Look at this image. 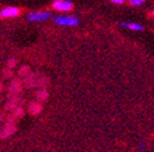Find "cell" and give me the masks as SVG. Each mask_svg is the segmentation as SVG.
<instances>
[{
  "instance_id": "cell-1",
  "label": "cell",
  "mask_w": 154,
  "mask_h": 152,
  "mask_svg": "<svg viewBox=\"0 0 154 152\" xmlns=\"http://www.w3.org/2000/svg\"><path fill=\"white\" fill-rule=\"evenodd\" d=\"M54 22L59 26L64 27H76L80 25V20L75 16H69V15H63V16H55Z\"/></svg>"
},
{
  "instance_id": "cell-2",
  "label": "cell",
  "mask_w": 154,
  "mask_h": 152,
  "mask_svg": "<svg viewBox=\"0 0 154 152\" xmlns=\"http://www.w3.org/2000/svg\"><path fill=\"white\" fill-rule=\"evenodd\" d=\"M51 17V13L49 11H39V12H29L27 15V18L29 22H42Z\"/></svg>"
},
{
  "instance_id": "cell-3",
  "label": "cell",
  "mask_w": 154,
  "mask_h": 152,
  "mask_svg": "<svg viewBox=\"0 0 154 152\" xmlns=\"http://www.w3.org/2000/svg\"><path fill=\"white\" fill-rule=\"evenodd\" d=\"M53 7L57 11L61 12H67L73 9V3L71 0H55L53 3Z\"/></svg>"
},
{
  "instance_id": "cell-4",
  "label": "cell",
  "mask_w": 154,
  "mask_h": 152,
  "mask_svg": "<svg viewBox=\"0 0 154 152\" xmlns=\"http://www.w3.org/2000/svg\"><path fill=\"white\" fill-rule=\"evenodd\" d=\"M20 15V10L15 6H9V7H5L0 12V16L4 17V18H11V17H16Z\"/></svg>"
},
{
  "instance_id": "cell-5",
  "label": "cell",
  "mask_w": 154,
  "mask_h": 152,
  "mask_svg": "<svg viewBox=\"0 0 154 152\" xmlns=\"http://www.w3.org/2000/svg\"><path fill=\"white\" fill-rule=\"evenodd\" d=\"M120 26L126 29H130L132 32H142L143 31V26L140 23H136V22H121Z\"/></svg>"
},
{
  "instance_id": "cell-6",
  "label": "cell",
  "mask_w": 154,
  "mask_h": 152,
  "mask_svg": "<svg viewBox=\"0 0 154 152\" xmlns=\"http://www.w3.org/2000/svg\"><path fill=\"white\" fill-rule=\"evenodd\" d=\"M128 1H130V4L132 6H141V5L144 4L146 0H128Z\"/></svg>"
},
{
  "instance_id": "cell-7",
  "label": "cell",
  "mask_w": 154,
  "mask_h": 152,
  "mask_svg": "<svg viewBox=\"0 0 154 152\" xmlns=\"http://www.w3.org/2000/svg\"><path fill=\"white\" fill-rule=\"evenodd\" d=\"M111 3H114V4H116V5H121V4H124L126 0H110Z\"/></svg>"
},
{
  "instance_id": "cell-8",
  "label": "cell",
  "mask_w": 154,
  "mask_h": 152,
  "mask_svg": "<svg viewBox=\"0 0 154 152\" xmlns=\"http://www.w3.org/2000/svg\"><path fill=\"white\" fill-rule=\"evenodd\" d=\"M152 16L154 17V9H153V11H152Z\"/></svg>"
}]
</instances>
